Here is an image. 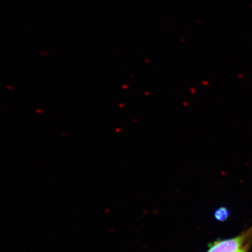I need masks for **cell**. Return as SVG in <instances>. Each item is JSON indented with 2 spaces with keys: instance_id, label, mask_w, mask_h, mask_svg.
I'll return each instance as SVG.
<instances>
[{
  "instance_id": "cell-1",
  "label": "cell",
  "mask_w": 252,
  "mask_h": 252,
  "mask_svg": "<svg viewBox=\"0 0 252 252\" xmlns=\"http://www.w3.org/2000/svg\"><path fill=\"white\" fill-rule=\"evenodd\" d=\"M252 240V226L234 238L213 242L206 252H236Z\"/></svg>"
},
{
  "instance_id": "cell-2",
  "label": "cell",
  "mask_w": 252,
  "mask_h": 252,
  "mask_svg": "<svg viewBox=\"0 0 252 252\" xmlns=\"http://www.w3.org/2000/svg\"><path fill=\"white\" fill-rule=\"evenodd\" d=\"M230 212L226 207H220L214 212V217L220 222H224L229 219Z\"/></svg>"
},
{
  "instance_id": "cell-3",
  "label": "cell",
  "mask_w": 252,
  "mask_h": 252,
  "mask_svg": "<svg viewBox=\"0 0 252 252\" xmlns=\"http://www.w3.org/2000/svg\"><path fill=\"white\" fill-rule=\"evenodd\" d=\"M252 241L249 242L246 245L243 247V248L240 249V250H238V252H248L249 250H250V247L252 246Z\"/></svg>"
}]
</instances>
